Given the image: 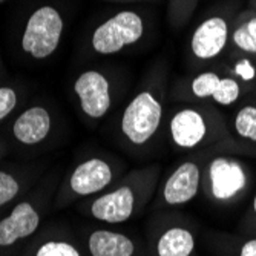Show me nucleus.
<instances>
[{
  "instance_id": "1",
  "label": "nucleus",
  "mask_w": 256,
  "mask_h": 256,
  "mask_svg": "<svg viewBox=\"0 0 256 256\" xmlns=\"http://www.w3.org/2000/svg\"><path fill=\"white\" fill-rule=\"evenodd\" d=\"M202 160L201 194L218 207L236 206L250 190L253 172L230 138L200 152Z\"/></svg>"
},
{
  "instance_id": "2",
  "label": "nucleus",
  "mask_w": 256,
  "mask_h": 256,
  "mask_svg": "<svg viewBox=\"0 0 256 256\" xmlns=\"http://www.w3.org/2000/svg\"><path fill=\"white\" fill-rule=\"evenodd\" d=\"M156 164L130 172L106 192L90 198L86 204L88 216L104 224H123L136 216L150 201L158 182Z\"/></svg>"
},
{
  "instance_id": "3",
  "label": "nucleus",
  "mask_w": 256,
  "mask_h": 256,
  "mask_svg": "<svg viewBox=\"0 0 256 256\" xmlns=\"http://www.w3.org/2000/svg\"><path fill=\"white\" fill-rule=\"evenodd\" d=\"M170 144L182 152H202L228 138L227 120L215 104L189 103L174 109L168 122Z\"/></svg>"
},
{
  "instance_id": "4",
  "label": "nucleus",
  "mask_w": 256,
  "mask_h": 256,
  "mask_svg": "<svg viewBox=\"0 0 256 256\" xmlns=\"http://www.w3.org/2000/svg\"><path fill=\"white\" fill-rule=\"evenodd\" d=\"M164 118V89L155 80L140 89L122 112L120 134L132 148L148 146Z\"/></svg>"
},
{
  "instance_id": "5",
  "label": "nucleus",
  "mask_w": 256,
  "mask_h": 256,
  "mask_svg": "<svg viewBox=\"0 0 256 256\" xmlns=\"http://www.w3.org/2000/svg\"><path fill=\"white\" fill-rule=\"evenodd\" d=\"M120 166L104 156H89L71 170L58 190L56 207H64L77 200L94 198L117 182Z\"/></svg>"
},
{
  "instance_id": "6",
  "label": "nucleus",
  "mask_w": 256,
  "mask_h": 256,
  "mask_svg": "<svg viewBox=\"0 0 256 256\" xmlns=\"http://www.w3.org/2000/svg\"><path fill=\"white\" fill-rule=\"evenodd\" d=\"M235 5H227L207 14L189 37V58L196 66L208 64L224 57L228 48Z\"/></svg>"
},
{
  "instance_id": "7",
  "label": "nucleus",
  "mask_w": 256,
  "mask_h": 256,
  "mask_svg": "<svg viewBox=\"0 0 256 256\" xmlns=\"http://www.w3.org/2000/svg\"><path fill=\"white\" fill-rule=\"evenodd\" d=\"M148 31L146 17L136 10H120L92 31L90 48L98 56H114L142 42Z\"/></svg>"
},
{
  "instance_id": "8",
  "label": "nucleus",
  "mask_w": 256,
  "mask_h": 256,
  "mask_svg": "<svg viewBox=\"0 0 256 256\" xmlns=\"http://www.w3.org/2000/svg\"><path fill=\"white\" fill-rule=\"evenodd\" d=\"M64 31V18L52 5L38 6L28 17L20 46L34 60L50 58L58 48Z\"/></svg>"
},
{
  "instance_id": "9",
  "label": "nucleus",
  "mask_w": 256,
  "mask_h": 256,
  "mask_svg": "<svg viewBox=\"0 0 256 256\" xmlns=\"http://www.w3.org/2000/svg\"><path fill=\"white\" fill-rule=\"evenodd\" d=\"M250 90L236 78L226 74L220 64L212 69H202L186 80L184 96L198 103H210L216 108L236 106Z\"/></svg>"
},
{
  "instance_id": "10",
  "label": "nucleus",
  "mask_w": 256,
  "mask_h": 256,
  "mask_svg": "<svg viewBox=\"0 0 256 256\" xmlns=\"http://www.w3.org/2000/svg\"><path fill=\"white\" fill-rule=\"evenodd\" d=\"M46 207L44 196L31 194L17 201L11 210L0 218V256L11 253L40 228Z\"/></svg>"
},
{
  "instance_id": "11",
  "label": "nucleus",
  "mask_w": 256,
  "mask_h": 256,
  "mask_svg": "<svg viewBox=\"0 0 256 256\" xmlns=\"http://www.w3.org/2000/svg\"><path fill=\"white\" fill-rule=\"evenodd\" d=\"M202 160L198 154L182 160L168 175L160 189V207H181L201 194Z\"/></svg>"
},
{
  "instance_id": "12",
  "label": "nucleus",
  "mask_w": 256,
  "mask_h": 256,
  "mask_svg": "<svg viewBox=\"0 0 256 256\" xmlns=\"http://www.w3.org/2000/svg\"><path fill=\"white\" fill-rule=\"evenodd\" d=\"M80 109L90 120H102L114 104L110 78L98 69H86L74 82Z\"/></svg>"
},
{
  "instance_id": "13",
  "label": "nucleus",
  "mask_w": 256,
  "mask_h": 256,
  "mask_svg": "<svg viewBox=\"0 0 256 256\" xmlns=\"http://www.w3.org/2000/svg\"><path fill=\"white\" fill-rule=\"evenodd\" d=\"M228 138L241 155H256V90L246 96L227 120Z\"/></svg>"
},
{
  "instance_id": "14",
  "label": "nucleus",
  "mask_w": 256,
  "mask_h": 256,
  "mask_svg": "<svg viewBox=\"0 0 256 256\" xmlns=\"http://www.w3.org/2000/svg\"><path fill=\"white\" fill-rule=\"evenodd\" d=\"M52 115L43 104H32L22 110L12 123L14 140L25 148H34L43 143L52 130Z\"/></svg>"
},
{
  "instance_id": "15",
  "label": "nucleus",
  "mask_w": 256,
  "mask_h": 256,
  "mask_svg": "<svg viewBox=\"0 0 256 256\" xmlns=\"http://www.w3.org/2000/svg\"><path fill=\"white\" fill-rule=\"evenodd\" d=\"M86 248L89 256H140L136 241L110 228H94L86 236Z\"/></svg>"
},
{
  "instance_id": "16",
  "label": "nucleus",
  "mask_w": 256,
  "mask_h": 256,
  "mask_svg": "<svg viewBox=\"0 0 256 256\" xmlns=\"http://www.w3.org/2000/svg\"><path fill=\"white\" fill-rule=\"evenodd\" d=\"M196 250V235L192 227L172 224L162 228L154 244L155 256H194Z\"/></svg>"
},
{
  "instance_id": "17",
  "label": "nucleus",
  "mask_w": 256,
  "mask_h": 256,
  "mask_svg": "<svg viewBox=\"0 0 256 256\" xmlns=\"http://www.w3.org/2000/svg\"><path fill=\"white\" fill-rule=\"evenodd\" d=\"M227 51L256 57V12L250 8L236 12Z\"/></svg>"
},
{
  "instance_id": "18",
  "label": "nucleus",
  "mask_w": 256,
  "mask_h": 256,
  "mask_svg": "<svg viewBox=\"0 0 256 256\" xmlns=\"http://www.w3.org/2000/svg\"><path fill=\"white\" fill-rule=\"evenodd\" d=\"M220 68L226 74L236 78L250 92L256 90V57L227 51Z\"/></svg>"
},
{
  "instance_id": "19",
  "label": "nucleus",
  "mask_w": 256,
  "mask_h": 256,
  "mask_svg": "<svg viewBox=\"0 0 256 256\" xmlns=\"http://www.w3.org/2000/svg\"><path fill=\"white\" fill-rule=\"evenodd\" d=\"M28 256H83L80 248L64 238H46L36 242Z\"/></svg>"
},
{
  "instance_id": "20",
  "label": "nucleus",
  "mask_w": 256,
  "mask_h": 256,
  "mask_svg": "<svg viewBox=\"0 0 256 256\" xmlns=\"http://www.w3.org/2000/svg\"><path fill=\"white\" fill-rule=\"evenodd\" d=\"M25 189V178L14 170L0 169V210L14 202Z\"/></svg>"
},
{
  "instance_id": "21",
  "label": "nucleus",
  "mask_w": 256,
  "mask_h": 256,
  "mask_svg": "<svg viewBox=\"0 0 256 256\" xmlns=\"http://www.w3.org/2000/svg\"><path fill=\"white\" fill-rule=\"evenodd\" d=\"M200 0H169L168 18L174 30L186 26L192 18Z\"/></svg>"
},
{
  "instance_id": "22",
  "label": "nucleus",
  "mask_w": 256,
  "mask_h": 256,
  "mask_svg": "<svg viewBox=\"0 0 256 256\" xmlns=\"http://www.w3.org/2000/svg\"><path fill=\"white\" fill-rule=\"evenodd\" d=\"M18 96L17 90L11 86H0V122H4L6 117L12 114L17 108Z\"/></svg>"
},
{
  "instance_id": "23",
  "label": "nucleus",
  "mask_w": 256,
  "mask_h": 256,
  "mask_svg": "<svg viewBox=\"0 0 256 256\" xmlns=\"http://www.w3.org/2000/svg\"><path fill=\"white\" fill-rule=\"evenodd\" d=\"M244 227H246V232L256 234V194L253 195V198L250 201V206L247 208L246 220H244Z\"/></svg>"
},
{
  "instance_id": "24",
  "label": "nucleus",
  "mask_w": 256,
  "mask_h": 256,
  "mask_svg": "<svg viewBox=\"0 0 256 256\" xmlns=\"http://www.w3.org/2000/svg\"><path fill=\"white\" fill-rule=\"evenodd\" d=\"M235 256H256V236L241 241L235 250Z\"/></svg>"
},
{
  "instance_id": "25",
  "label": "nucleus",
  "mask_w": 256,
  "mask_h": 256,
  "mask_svg": "<svg viewBox=\"0 0 256 256\" xmlns=\"http://www.w3.org/2000/svg\"><path fill=\"white\" fill-rule=\"evenodd\" d=\"M108 2H122V4H128V2H144V0H108Z\"/></svg>"
},
{
  "instance_id": "26",
  "label": "nucleus",
  "mask_w": 256,
  "mask_h": 256,
  "mask_svg": "<svg viewBox=\"0 0 256 256\" xmlns=\"http://www.w3.org/2000/svg\"><path fill=\"white\" fill-rule=\"evenodd\" d=\"M248 6L253 12H256V0H248Z\"/></svg>"
},
{
  "instance_id": "27",
  "label": "nucleus",
  "mask_w": 256,
  "mask_h": 256,
  "mask_svg": "<svg viewBox=\"0 0 256 256\" xmlns=\"http://www.w3.org/2000/svg\"><path fill=\"white\" fill-rule=\"evenodd\" d=\"M0 2H4V0H0Z\"/></svg>"
}]
</instances>
